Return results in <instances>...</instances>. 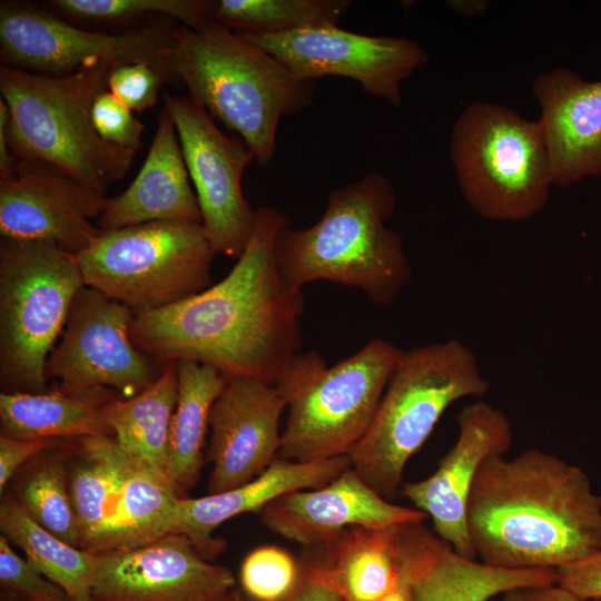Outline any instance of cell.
Returning a JSON list of instances; mask_svg holds the SVG:
<instances>
[{
  "label": "cell",
  "instance_id": "cell-1",
  "mask_svg": "<svg viewBox=\"0 0 601 601\" xmlns=\"http://www.w3.org/2000/svg\"><path fill=\"white\" fill-rule=\"evenodd\" d=\"M289 218L270 206L255 209L253 233L230 272L178 303L135 313L134 343L162 365L193 361L226 376L275 384L302 344V289L288 287L275 260Z\"/></svg>",
  "mask_w": 601,
  "mask_h": 601
},
{
  "label": "cell",
  "instance_id": "cell-2",
  "mask_svg": "<svg viewBox=\"0 0 601 601\" xmlns=\"http://www.w3.org/2000/svg\"><path fill=\"white\" fill-rule=\"evenodd\" d=\"M466 522L476 558L494 568L559 570L601 551V496L588 474L536 449L482 464Z\"/></svg>",
  "mask_w": 601,
  "mask_h": 601
},
{
  "label": "cell",
  "instance_id": "cell-3",
  "mask_svg": "<svg viewBox=\"0 0 601 601\" xmlns=\"http://www.w3.org/2000/svg\"><path fill=\"white\" fill-rule=\"evenodd\" d=\"M396 204L391 181L376 171L332 190L318 221L278 234L280 278L294 289L327 280L358 288L376 305L392 304L413 275L402 236L386 224Z\"/></svg>",
  "mask_w": 601,
  "mask_h": 601
},
{
  "label": "cell",
  "instance_id": "cell-4",
  "mask_svg": "<svg viewBox=\"0 0 601 601\" xmlns=\"http://www.w3.org/2000/svg\"><path fill=\"white\" fill-rule=\"evenodd\" d=\"M173 68L178 83L238 134L259 167L275 155L283 117L305 109L315 81L296 78L278 59L218 22L176 27Z\"/></svg>",
  "mask_w": 601,
  "mask_h": 601
},
{
  "label": "cell",
  "instance_id": "cell-5",
  "mask_svg": "<svg viewBox=\"0 0 601 601\" xmlns=\"http://www.w3.org/2000/svg\"><path fill=\"white\" fill-rule=\"evenodd\" d=\"M112 67L88 63L72 73L48 76L0 67V92L9 110L7 137L14 157L56 166L106 195L125 177L136 151L110 145L92 119L96 97Z\"/></svg>",
  "mask_w": 601,
  "mask_h": 601
},
{
  "label": "cell",
  "instance_id": "cell-6",
  "mask_svg": "<svg viewBox=\"0 0 601 601\" xmlns=\"http://www.w3.org/2000/svg\"><path fill=\"white\" fill-rule=\"evenodd\" d=\"M489 388L475 354L459 339L404 351L367 433L348 455L351 466L378 494L393 499L407 462L444 412Z\"/></svg>",
  "mask_w": 601,
  "mask_h": 601
},
{
  "label": "cell",
  "instance_id": "cell-7",
  "mask_svg": "<svg viewBox=\"0 0 601 601\" xmlns=\"http://www.w3.org/2000/svg\"><path fill=\"white\" fill-rule=\"evenodd\" d=\"M403 353L377 337L333 366L318 352L296 354L274 384L288 410L278 457L348 456L367 433Z\"/></svg>",
  "mask_w": 601,
  "mask_h": 601
},
{
  "label": "cell",
  "instance_id": "cell-8",
  "mask_svg": "<svg viewBox=\"0 0 601 601\" xmlns=\"http://www.w3.org/2000/svg\"><path fill=\"white\" fill-rule=\"evenodd\" d=\"M450 157L461 193L479 216L523 221L544 209L553 185L539 120L499 104L471 102L453 125Z\"/></svg>",
  "mask_w": 601,
  "mask_h": 601
},
{
  "label": "cell",
  "instance_id": "cell-9",
  "mask_svg": "<svg viewBox=\"0 0 601 601\" xmlns=\"http://www.w3.org/2000/svg\"><path fill=\"white\" fill-rule=\"evenodd\" d=\"M85 286L77 255L52 243H0L2 392L47 391V358Z\"/></svg>",
  "mask_w": 601,
  "mask_h": 601
},
{
  "label": "cell",
  "instance_id": "cell-10",
  "mask_svg": "<svg viewBox=\"0 0 601 601\" xmlns=\"http://www.w3.org/2000/svg\"><path fill=\"white\" fill-rule=\"evenodd\" d=\"M216 254L199 223L150 221L101 231L77 258L85 286L142 313L208 288Z\"/></svg>",
  "mask_w": 601,
  "mask_h": 601
},
{
  "label": "cell",
  "instance_id": "cell-11",
  "mask_svg": "<svg viewBox=\"0 0 601 601\" xmlns=\"http://www.w3.org/2000/svg\"><path fill=\"white\" fill-rule=\"evenodd\" d=\"M175 30L156 21L122 33H106L79 28L32 4L2 1L0 59L3 66L48 76L69 75L96 61L112 68L147 62L167 82L178 83L173 68Z\"/></svg>",
  "mask_w": 601,
  "mask_h": 601
},
{
  "label": "cell",
  "instance_id": "cell-12",
  "mask_svg": "<svg viewBox=\"0 0 601 601\" xmlns=\"http://www.w3.org/2000/svg\"><path fill=\"white\" fill-rule=\"evenodd\" d=\"M135 313L101 292L83 286L77 293L60 342L45 367L47 382L70 391L115 388L136 396L162 373L160 364L134 343Z\"/></svg>",
  "mask_w": 601,
  "mask_h": 601
},
{
  "label": "cell",
  "instance_id": "cell-13",
  "mask_svg": "<svg viewBox=\"0 0 601 601\" xmlns=\"http://www.w3.org/2000/svg\"><path fill=\"white\" fill-rule=\"evenodd\" d=\"M201 213L216 253L238 258L255 224L242 178L255 156L245 141L220 130L208 110L189 96L164 95Z\"/></svg>",
  "mask_w": 601,
  "mask_h": 601
},
{
  "label": "cell",
  "instance_id": "cell-14",
  "mask_svg": "<svg viewBox=\"0 0 601 601\" xmlns=\"http://www.w3.org/2000/svg\"><path fill=\"white\" fill-rule=\"evenodd\" d=\"M236 33L274 56L300 80L348 78L364 92L396 106L402 102V82L430 59L412 39L362 35L335 24Z\"/></svg>",
  "mask_w": 601,
  "mask_h": 601
},
{
  "label": "cell",
  "instance_id": "cell-15",
  "mask_svg": "<svg viewBox=\"0 0 601 601\" xmlns=\"http://www.w3.org/2000/svg\"><path fill=\"white\" fill-rule=\"evenodd\" d=\"M108 198L50 164L16 157L0 179V235L12 240L52 243L78 255L101 234L91 219Z\"/></svg>",
  "mask_w": 601,
  "mask_h": 601
},
{
  "label": "cell",
  "instance_id": "cell-16",
  "mask_svg": "<svg viewBox=\"0 0 601 601\" xmlns=\"http://www.w3.org/2000/svg\"><path fill=\"white\" fill-rule=\"evenodd\" d=\"M233 573L213 564L181 533L148 544L96 554L95 601H223Z\"/></svg>",
  "mask_w": 601,
  "mask_h": 601
},
{
  "label": "cell",
  "instance_id": "cell-17",
  "mask_svg": "<svg viewBox=\"0 0 601 601\" xmlns=\"http://www.w3.org/2000/svg\"><path fill=\"white\" fill-rule=\"evenodd\" d=\"M457 437L427 477L406 483L401 493L433 523L435 534L456 553L476 559L466 522L470 494L482 464L505 454L512 444L506 414L475 401L457 415Z\"/></svg>",
  "mask_w": 601,
  "mask_h": 601
},
{
  "label": "cell",
  "instance_id": "cell-18",
  "mask_svg": "<svg viewBox=\"0 0 601 601\" xmlns=\"http://www.w3.org/2000/svg\"><path fill=\"white\" fill-rule=\"evenodd\" d=\"M286 406L274 384L246 376H226L209 416L207 457L213 470L208 494L254 480L278 457L279 420Z\"/></svg>",
  "mask_w": 601,
  "mask_h": 601
},
{
  "label": "cell",
  "instance_id": "cell-19",
  "mask_svg": "<svg viewBox=\"0 0 601 601\" xmlns=\"http://www.w3.org/2000/svg\"><path fill=\"white\" fill-rule=\"evenodd\" d=\"M260 522L273 533L313 549L354 526L424 522L415 508L392 503L349 465L327 484L287 492L265 505Z\"/></svg>",
  "mask_w": 601,
  "mask_h": 601
},
{
  "label": "cell",
  "instance_id": "cell-20",
  "mask_svg": "<svg viewBox=\"0 0 601 601\" xmlns=\"http://www.w3.org/2000/svg\"><path fill=\"white\" fill-rule=\"evenodd\" d=\"M532 93L541 109L552 185L571 187L601 177V80L585 81L569 68L539 75Z\"/></svg>",
  "mask_w": 601,
  "mask_h": 601
},
{
  "label": "cell",
  "instance_id": "cell-21",
  "mask_svg": "<svg viewBox=\"0 0 601 601\" xmlns=\"http://www.w3.org/2000/svg\"><path fill=\"white\" fill-rule=\"evenodd\" d=\"M423 523L349 528L319 546L305 549L300 565L344 601H378L401 581L425 530Z\"/></svg>",
  "mask_w": 601,
  "mask_h": 601
},
{
  "label": "cell",
  "instance_id": "cell-22",
  "mask_svg": "<svg viewBox=\"0 0 601 601\" xmlns=\"http://www.w3.org/2000/svg\"><path fill=\"white\" fill-rule=\"evenodd\" d=\"M349 465L348 456L311 462L277 457L262 474L238 487L201 497H179L174 533L186 535L204 558L215 556L223 542L213 532L224 522L247 512L258 514L287 492L323 486Z\"/></svg>",
  "mask_w": 601,
  "mask_h": 601
},
{
  "label": "cell",
  "instance_id": "cell-23",
  "mask_svg": "<svg viewBox=\"0 0 601 601\" xmlns=\"http://www.w3.org/2000/svg\"><path fill=\"white\" fill-rule=\"evenodd\" d=\"M150 221L201 224L178 135L165 110L138 175L120 195L108 198L98 228L110 231Z\"/></svg>",
  "mask_w": 601,
  "mask_h": 601
},
{
  "label": "cell",
  "instance_id": "cell-24",
  "mask_svg": "<svg viewBox=\"0 0 601 601\" xmlns=\"http://www.w3.org/2000/svg\"><path fill=\"white\" fill-rule=\"evenodd\" d=\"M72 442V462L67 469L78 548L92 554L117 551L126 483L136 460L112 435Z\"/></svg>",
  "mask_w": 601,
  "mask_h": 601
},
{
  "label": "cell",
  "instance_id": "cell-25",
  "mask_svg": "<svg viewBox=\"0 0 601 601\" xmlns=\"http://www.w3.org/2000/svg\"><path fill=\"white\" fill-rule=\"evenodd\" d=\"M405 571L415 601H489L516 588L558 582L556 570L501 569L465 558L430 531Z\"/></svg>",
  "mask_w": 601,
  "mask_h": 601
},
{
  "label": "cell",
  "instance_id": "cell-26",
  "mask_svg": "<svg viewBox=\"0 0 601 601\" xmlns=\"http://www.w3.org/2000/svg\"><path fill=\"white\" fill-rule=\"evenodd\" d=\"M114 396L107 387L70 391L59 384L41 393L1 392V434L62 441L112 435L102 407Z\"/></svg>",
  "mask_w": 601,
  "mask_h": 601
},
{
  "label": "cell",
  "instance_id": "cell-27",
  "mask_svg": "<svg viewBox=\"0 0 601 601\" xmlns=\"http://www.w3.org/2000/svg\"><path fill=\"white\" fill-rule=\"evenodd\" d=\"M175 363L178 391L168 437L167 473L183 497L199 480L210 411L226 376L215 367L197 362Z\"/></svg>",
  "mask_w": 601,
  "mask_h": 601
},
{
  "label": "cell",
  "instance_id": "cell-28",
  "mask_svg": "<svg viewBox=\"0 0 601 601\" xmlns=\"http://www.w3.org/2000/svg\"><path fill=\"white\" fill-rule=\"evenodd\" d=\"M177 391V365L169 363L149 387L129 398L114 396L102 407V420L119 446L166 477L168 437Z\"/></svg>",
  "mask_w": 601,
  "mask_h": 601
},
{
  "label": "cell",
  "instance_id": "cell-29",
  "mask_svg": "<svg viewBox=\"0 0 601 601\" xmlns=\"http://www.w3.org/2000/svg\"><path fill=\"white\" fill-rule=\"evenodd\" d=\"M2 534L27 555V560L71 601L92 597L96 554L70 545L35 522L12 493L0 505Z\"/></svg>",
  "mask_w": 601,
  "mask_h": 601
},
{
  "label": "cell",
  "instance_id": "cell-30",
  "mask_svg": "<svg viewBox=\"0 0 601 601\" xmlns=\"http://www.w3.org/2000/svg\"><path fill=\"white\" fill-rule=\"evenodd\" d=\"M57 449L30 461L20 473L14 497L39 525L78 548V525L68 483L67 459Z\"/></svg>",
  "mask_w": 601,
  "mask_h": 601
},
{
  "label": "cell",
  "instance_id": "cell-31",
  "mask_svg": "<svg viewBox=\"0 0 601 601\" xmlns=\"http://www.w3.org/2000/svg\"><path fill=\"white\" fill-rule=\"evenodd\" d=\"M349 0H218L215 20L234 32L280 33L337 26Z\"/></svg>",
  "mask_w": 601,
  "mask_h": 601
},
{
  "label": "cell",
  "instance_id": "cell-32",
  "mask_svg": "<svg viewBox=\"0 0 601 601\" xmlns=\"http://www.w3.org/2000/svg\"><path fill=\"white\" fill-rule=\"evenodd\" d=\"M48 7L75 20L98 22L161 14L190 29H200L216 21V1L213 0H52Z\"/></svg>",
  "mask_w": 601,
  "mask_h": 601
},
{
  "label": "cell",
  "instance_id": "cell-33",
  "mask_svg": "<svg viewBox=\"0 0 601 601\" xmlns=\"http://www.w3.org/2000/svg\"><path fill=\"white\" fill-rule=\"evenodd\" d=\"M300 579V563L286 550L275 545L249 552L240 569L243 592L253 601H285Z\"/></svg>",
  "mask_w": 601,
  "mask_h": 601
},
{
  "label": "cell",
  "instance_id": "cell-34",
  "mask_svg": "<svg viewBox=\"0 0 601 601\" xmlns=\"http://www.w3.org/2000/svg\"><path fill=\"white\" fill-rule=\"evenodd\" d=\"M92 119L98 135L106 142L134 151L142 149L144 125L108 89L96 97Z\"/></svg>",
  "mask_w": 601,
  "mask_h": 601
},
{
  "label": "cell",
  "instance_id": "cell-35",
  "mask_svg": "<svg viewBox=\"0 0 601 601\" xmlns=\"http://www.w3.org/2000/svg\"><path fill=\"white\" fill-rule=\"evenodd\" d=\"M165 77L147 62L114 67L107 79L108 90L132 111L152 107L158 99Z\"/></svg>",
  "mask_w": 601,
  "mask_h": 601
},
{
  "label": "cell",
  "instance_id": "cell-36",
  "mask_svg": "<svg viewBox=\"0 0 601 601\" xmlns=\"http://www.w3.org/2000/svg\"><path fill=\"white\" fill-rule=\"evenodd\" d=\"M0 581L30 601H71L27 559L19 556L3 534L0 536Z\"/></svg>",
  "mask_w": 601,
  "mask_h": 601
},
{
  "label": "cell",
  "instance_id": "cell-37",
  "mask_svg": "<svg viewBox=\"0 0 601 601\" xmlns=\"http://www.w3.org/2000/svg\"><path fill=\"white\" fill-rule=\"evenodd\" d=\"M68 442V441H67ZM62 440H22L0 435V492L2 493L10 479L24 465L41 453L59 449Z\"/></svg>",
  "mask_w": 601,
  "mask_h": 601
},
{
  "label": "cell",
  "instance_id": "cell-38",
  "mask_svg": "<svg viewBox=\"0 0 601 601\" xmlns=\"http://www.w3.org/2000/svg\"><path fill=\"white\" fill-rule=\"evenodd\" d=\"M558 571V584L585 601L601 599V551Z\"/></svg>",
  "mask_w": 601,
  "mask_h": 601
},
{
  "label": "cell",
  "instance_id": "cell-39",
  "mask_svg": "<svg viewBox=\"0 0 601 601\" xmlns=\"http://www.w3.org/2000/svg\"><path fill=\"white\" fill-rule=\"evenodd\" d=\"M501 601H585L571 591L552 583L536 587L516 588L503 593Z\"/></svg>",
  "mask_w": 601,
  "mask_h": 601
},
{
  "label": "cell",
  "instance_id": "cell-40",
  "mask_svg": "<svg viewBox=\"0 0 601 601\" xmlns=\"http://www.w3.org/2000/svg\"><path fill=\"white\" fill-rule=\"evenodd\" d=\"M302 566V565H300ZM285 601H344L325 581L302 568V579Z\"/></svg>",
  "mask_w": 601,
  "mask_h": 601
},
{
  "label": "cell",
  "instance_id": "cell-41",
  "mask_svg": "<svg viewBox=\"0 0 601 601\" xmlns=\"http://www.w3.org/2000/svg\"><path fill=\"white\" fill-rule=\"evenodd\" d=\"M9 122V110L0 99V179L9 177L12 173L16 157L13 156L7 137V127Z\"/></svg>",
  "mask_w": 601,
  "mask_h": 601
},
{
  "label": "cell",
  "instance_id": "cell-42",
  "mask_svg": "<svg viewBox=\"0 0 601 601\" xmlns=\"http://www.w3.org/2000/svg\"><path fill=\"white\" fill-rule=\"evenodd\" d=\"M446 3L456 13L470 18L484 14L490 6L485 0H454Z\"/></svg>",
  "mask_w": 601,
  "mask_h": 601
},
{
  "label": "cell",
  "instance_id": "cell-43",
  "mask_svg": "<svg viewBox=\"0 0 601 601\" xmlns=\"http://www.w3.org/2000/svg\"><path fill=\"white\" fill-rule=\"evenodd\" d=\"M378 601H415L411 581L405 570L398 584Z\"/></svg>",
  "mask_w": 601,
  "mask_h": 601
},
{
  "label": "cell",
  "instance_id": "cell-44",
  "mask_svg": "<svg viewBox=\"0 0 601 601\" xmlns=\"http://www.w3.org/2000/svg\"><path fill=\"white\" fill-rule=\"evenodd\" d=\"M228 601H253L242 590L234 589L229 595Z\"/></svg>",
  "mask_w": 601,
  "mask_h": 601
},
{
  "label": "cell",
  "instance_id": "cell-45",
  "mask_svg": "<svg viewBox=\"0 0 601 601\" xmlns=\"http://www.w3.org/2000/svg\"><path fill=\"white\" fill-rule=\"evenodd\" d=\"M230 593H231V592H230ZM229 595H230V594H229ZM229 595H228L226 599H224L223 601H228V600H229Z\"/></svg>",
  "mask_w": 601,
  "mask_h": 601
},
{
  "label": "cell",
  "instance_id": "cell-46",
  "mask_svg": "<svg viewBox=\"0 0 601 601\" xmlns=\"http://www.w3.org/2000/svg\"><path fill=\"white\" fill-rule=\"evenodd\" d=\"M593 601H601V599H598V600H593Z\"/></svg>",
  "mask_w": 601,
  "mask_h": 601
}]
</instances>
